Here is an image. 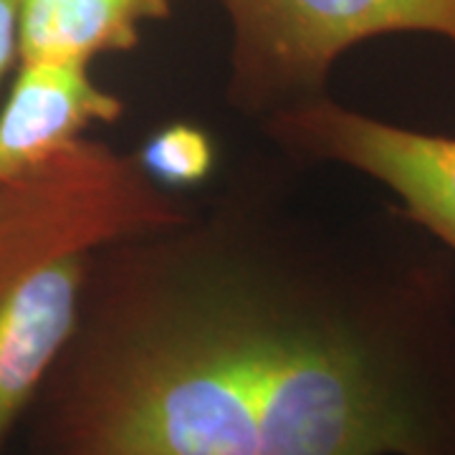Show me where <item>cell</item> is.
Here are the masks:
<instances>
[{
    "mask_svg": "<svg viewBox=\"0 0 455 455\" xmlns=\"http://www.w3.org/2000/svg\"><path fill=\"white\" fill-rule=\"evenodd\" d=\"M407 228L248 170L101 248L31 455H455L453 271Z\"/></svg>",
    "mask_w": 455,
    "mask_h": 455,
    "instance_id": "obj_1",
    "label": "cell"
},
{
    "mask_svg": "<svg viewBox=\"0 0 455 455\" xmlns=\"http://www.w3.org/2000/svg\"><path fill=\"white\" fill-rule=\"evenodd\" d=\"M185 205L89 137L0 180V455L76 331L99 251Z\"/></svg>",
    "mask_w": 455,
    "mask_h": 455,
    "instance_id": "obj_2",
    "label": "cell"
},
{
    "mask_svg": "<svg viewBox=\"0 0 455 455\" xmlns=\"http://www.w3.org/2000/svg\"><path fill=\"white\" fill-rule=\"evenodd\" d=\"M230 28L226 94L230 109L268 119L326 97L347 51L425 33L455 46V0H218Z\"/></svg>",
    "mask_w": 455,
    "mask_h": 455,
    "instance_id": "obj_3",
    "label": "cell"
},
{
    "mask_svg": "<svg viewBox=\"0 0 455 455\" xmlns=\"http://www.w3.org/2000/svg\"><path fill=\"white\" fill-rule=\"evenodd\" d=\"M260 127L291 160L339 164L382 185L403 218L455 256V137L385 122L329 94Z\"/></svg>",
    "mask_w": 455,
    "mask_h": 455,
    "instance_id": "obj_4",
    "label": "cell"
},
{
    "mask_svg": "<svg viewBox=\"0 0 455 455\" xmlns=\"http://www.w3.org/2000/svg\"><path fill=\"white\" fill-rule=\"evenodd\" d=\"M124 114V101L94 82L89 64L20 61L0 109V180L46 163Z\"/></svg>",
    "mask_w": 455,
    "mask_h": 455,
    "instance_id": "obj_5",
    "label": "cell"
},
{
    "mask_svg": "<svg viewBox=\"0 0 455 455\" xmlns=\"http://www.w3.org/2000/svg\"><path fill=\"white\" fill-rule=\"evenodd\" d=\"M175 0H20L18 64H89L140 46L147 23L164 20Z\"/></svg>",
    "mask_w": 455,
    "mask_h": 455,
    "instance_id": "obj_6",
    "label": "cell"
},
{
    "mask_svg": "<svg viewBox=\"0 0 455 455\" xmlns=\"http://www.w3.org/2000/svg\"><path fill=\"white\" fill-rule=\"evenodd\" d=\"M149 178L170 193L205 185L215 172L218 149L208 132L190 122H172L149 134L137 155Z\"/></svg>",
    "mask_w": 455,
    "mask_h": 455,
    "instance_id": "obj_7",
    "label": "cell"
},
{
    "mask_svg": "<svg viewBox=\"0 0 455 455\" xmlns=\"http://www.w3.org/2000/svg\"><path fill=\"white\" fill-rule=\"evenodd\" d=\"M18 16L20 0H0V79L18 61Z\"/></svg>",
    "mask_w": 455,
    "mask_h": 455,
    "instance_id": "obj_8",
    "label": "cell"
}]
</instances>
